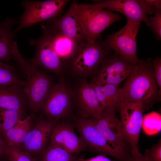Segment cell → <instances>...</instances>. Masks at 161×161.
<instances>
[{
	"label": "cell",
	"mask_w": 161,
	"mask_h": 161,
	"mask_svg": "<svg viewBox=\"0 0 161 161\" xmlns=\"http://www.w3.org/2000/svg\"><path fill=\"white\" fill-rule=\"evenodd\" d=\"M152 61L139 59L135 64L123 85L119 88L121 102H140L148 110L160 101Z\"/></svg>",
	"instance_id": "obj_1"
},
{
	"label": "cell",
	"mask_w": 161,
	"mask_h": 161,
	"mask_svg": "<svg viewBox=\"0 0 161 161\" xmlns=\"http://www.w3.org/2000/svg\"><path fill=\"white\" fill-rule=\"evenodd\" d=\"M102 40L100 35L92 43L87 41L79 43L66 64L65 71L75 78L93 76L103 60L111 54V50H106L103 47Z\"/></svg>",
	"instance_id": "obj_2"
},
{
	"label": "cell",
	"mask_w": 161,
	"mask_h": 161,
	"mask_svg": "<svg viewBox=\"0 0 161 161\" xmlns=\"http://www.w3.org/2000/svg\"><path fill=\"white\" fill-rule=\"evenodd\" d=\"M73 2L75 13L88 43H94L104 30L121 19L120 14L96 7L93 4Z\"/></svg>",
	"instance_id": "obj_3"
},
{
	"label": "cell",
	"mask_w": 161,
	"mask_h": 161,
	"mask_svg": "<svg viewBox=\"0 0 161 161\" xmlns=\"http://www.w3.org/2000/svg\"><path fill=\"white\" fill-rule=\"evenodd\" d=\"M40 109L45 118L56 122L73 118L69 84L61 78L58 83L52 85Z\"/></svg>",
	"instance_id": "obj_4"
},
{
	"label": "cell",
	"mask_w": 161,
	"mask_h": 161,
	"mask_svg": "<svg viewBox=\"0 0 161 161\" xmlns=\"http://www.w3.org/2000/svg\"><path fill=\"white\" fill-rule=\"evenodd\" d=\"M72 122L86 148L99 154L112 157L119 161H129V154L112 147L98 131L91 119L75 116Z\"/></svg>",
	"instance_id": "obj_5"
},
{
	"label": "cell",
	"mask_w": 161,
	"mask_h": 161,
	"mask_svg": "<svg viewBox=\"0 0 161 161\" xmlns=\"http://www.w3.org/2000/svg\"><path fill=\"white\" fill-rule=\"evenodd\" d=\"M125 25L120 30L108 35L101 43L106 50H113L123 60L135 64L139 61L137 53L136 36L141 22L127 18Z\"/></svg>",
	"instance_id": "obj_6"
},
{
	"label": "cell",
	"mask_w": 161,
	"mask_h": 161,
	"mask_svg": "<svg viewBox=\"0 0 161 161\" xmlns=\"http://www.w3.org/2000/svg\"><path fill=\"white\" fill-rule=\"evenodd\" d=\"M69 86L75 116L93 119L98 118L102 109L91 82L86 78H76Z\"/></svg>",
	"instance_id": "obj_7"
},
{
	"label": "cell",
	"mask_w": 161,
	"mask_h": 161,
	"mask_svg": "<svg viewBox=\"0 0 161 161\" xmlns=\"http://www.w3.org/2000/svg\"><path fill=\"white\" fill-rule=\"evenodd\" d=\"M68 0H24L21 4L24 9L20 17L16 32L39 22L61 16Z\"/></svg>",
	"instance_id": "obj_8"
},
{
	"label": "cell",
	"mask_w": 161,
	"mask_h": 161,
	"mask_svg": "<svg viewBox=\"0 0 161 161\" xmlns=\"http://www.w3.org/2000/svg\"><path fill=\"white\" fill-rule=\"evenodd\" d=\"M122 131L131 151L139 150V141L146 110L139 102H121L118 109Z\"/></svg>",
	"instance_id": "obj_9"
},
{
	"label": "cell",
	"mask_w": 161,
	"mask_h": 161,
	"mask_svg": "<svg viewBox=\"0 0 161 161\" xmlns=\"http://www.w3.org/2000/svg\"><path fill=\"white\" fill-rule=\"evenodd\" d=\"M41 28V36L29 41L30 45L35 49V55L31 63L37 67H42L56 74H61L64 71L63 64L53 49L49 32L46 28Z\"/></svg>",
	"instance_id": "obj_10"
},
{
	"label": "cell",
	"mask_w": 161,
	"mask_h": 161,
	"mask_svg": "<svg viewBox=\"0 0 161 161\" xmlns=\"http://www.w3.org/2000/svg\"><path fill=\"white\" fill-rule=\"evenodd\" d=\"M134 65L123 60L114 52L103 60L91 81L118 86L126 79Z\"/></svg>",
	"instance_id": "obj_11"
},
{
	"label": "cell",
	"mask_w": 161,
	"mask_h": 161,
	"mask_svg": "<svg viewBox=\"0 0 161 161\" xmlns=\"http://www.w3.org/2000/svg\"><path fill=\"white\" fill-rule=\"evenodd\" d=\"M30 71L27 76L24 91L31 111L36 112L40 107L52 85L51 78L39 70L30 63Z\"/></svg>",
	"instance_id": "obj_12"
},
{
	"label": "cell",
	"mask_w": 161,
	"mask_h": 161,
	"mask_svg": "<svg viewBox=\"0 0 161 161\" xmlns=\"http://www.w3.org/2000/svg\"><path fill=\"white\" fill-rule=\"evenodd\" d=\"M56 122L40 116L34 122L20 148L36 159L48 145Z\"/></svg>",
	"instance_id": "obj_13"
},
{
	"label": "cell",
	"mask_w": 161,
	"mask_h": 161,
	"mask_svg": "<svg viewBox=\"0 0 161 161\" xmlns=\"http://www.w3.org/2000/svg\"><path fill=\"white\" fill-rule=\"evenodd\" d=\"M103 9L116 11L124 15L126 18L133 21L145 22L148 26V14L154 13L155 9L143 0H106L99 1L93 4Z\"/></svg>",
	"instance_id": "obj_14"
},
{
	"label": "cell",
	"mask_w": 161,
	"mask_h": 161,
	"mask_svg": "<svg viewBox=\"0 0 161 161\" xmlns=\"http://www.w3.org/2000/svg\"><path fill=\"white\" fill-rule=\"evenodd\" d=\"M92 119L97 128L112 147L131 153V150L123 136L120 120L115 111L102 112L98 118Z\"/></svg>",
	"instance_id": "obj_15"
},
{
	"label": "cell",
	"mask_w": 161,
	"mask_h": 161,
	"mask_svg": "<svg viewBox=\"0 0 161 161\" xmlns=\"http://www.w3.org/2000/svg\"><path fill=\"white\" fill-rule=\"evenodd\" d=\"M73 6V2L63 15L43 21L41 22V25L52 31L60 33L78 44L87 41L85 35L75 13Z\"/></svg>",
	"instance_id": "obj_16"
},
{
	"label": "cell",
	"mask_w": 161,
	"mask_h": 161,
	"mask_svg": "<svg viewBox=\"0 0 161 161\" xmlns=\"http://www.w3.org/2000/svg\"><path fill=\"white\" fill-rule=\"evenodd\" d=\"M74 129L72 123L69 120L57 122L48 144L58 146L73 154L83 151L86 146Z\"/></svg>",
	"instance_id": "obj_17"
},
{
	"label": "cell",
	"mask_w": 161,
	"mask_h": 161,
	"mask_svg": "<svg viewBox=\"0 0 161 161\" xmlns=\"http://www.w3.org/2000/svg\"><path fill=\"white\" fill-rule=\"evenodd\" d=\"M96 91L102 112L116 111L121 101L118 86L90 81Z\"/></svg>",
	"instance_id": "obj_18"
},
{
	"label": "cell",
	"mask_w": 161,
	"mask_h": 161,
	"mask_svg": "<svg viewBox=\"0 0 161 161\" xmlns=\"http://www.w3.org/2000/svg\"><path fill=\"white\" fill-rule=\"evenodd\" d=\"M32 115L20 119L2 135L8 148H20L33 124Z\"/></svg>",
	"instance_id": "obj_19"
},
{
	"label": "cell",
	"mask_w": 161,
	"mask_h": 161,
	"mask_svg": "<svg viewBox=\"0 0 161 161\" xmlns=\"http://www.w3.org/2000/svg\"><path fill=\"white\" fill-rule=\"evenodd\" d=\"M41 27L45 28L49 32L53 49L62 61L64 69L79 44L60 33L52 31L43 26Z\"/></svg>",
	"instance_id": "obj_20"
},
{
	"label": "cell",
	"mask_w": 161,
	"mask_h": 161,
	"mask_svg": "<svg viewBox=\"0 0 161 161\" xmlns=\"http://www.w3.org/2000/svg\"><path fill=\"white\" fill-rule=\"evenodd\" d=\"M17 22V18L9 17L0 23V60L2 61L7 62L12 58L10 47L16 36L12 28Z\"/></svg>",
	"instance_id": "obj_21"
},
{
	"label": "cell",
	"mask_w": 161,
	"mask_h": 161,
	"mask_svg": "<svg viewBox=\"0 0 161 161\" xmlns=\"http://www.w3.org/2000/svg\"><path fill=\"white\" fill-rule=\"evenodd\" d=\"M20 87L12 85L0 88V109L23 112L24 102Z\"/></svg>",
	"instance_id": "obj_22"
},
{
	"label": "cell",
	"mask_w": 161,
	"mask_h": 161,
	"mask_svg": "<svg viewBox=\"0 0 161 161\" xmlns=\"http://www.w3.org/2000/svg\"><path fill=\"white\" fill-rule=\"evenodd\" d=\"M76 159L74 154L58 146L48 144L36 159L37 161H74Z\"/></svg>",
	"instance_id": "obj_23"
},
{
	"label": "cell",
	"mask_w": 161,
	"mask_h": 161,
	"mask_svg": "<svg viewBox=\"0 0 161 161\" xmlns=\"http://www.w3.org/2000/svg\"><path fill=\"white\" fill-rule=\"evenodd\" d=\"M25 83L15 75L13 66L0 60V88L12 85L24 87Z\"/></svg>",
	"instance_id": "obj_24"
},
{
	"label": "cell",
	"mask_w": 161,
	"mask_h": 161,
	"mask_svg": "<svg viewBox=\"0 0 161 161\" xmlns=\"http://www.w3.org/2000/svg\"><path fill=\"white\" fill-rule=\"evenodd\" d=\"M23 115V112L0 109V134L2 135L13 127Z\"/></svg>",
	"instance_id": "obj_25"
},
{
	"label": "cell",
	"mask_w": 161,
	"mask_h": 161,
	"mask_svg": "<svg viewBox=\"0 0 161 161\" xmlns=\"http://www.w3.org/2000/svg\"><path fill=\"white\" fill-rule=\"evenodd\" d=\"M6 156L9 161H37L29 154L18 148H8Z\"/></svg>",
	"instance_id": "obj_26"
},
{
	"label": "cell",
	"mask_w": 161,
	"mask_h": 161,
	"mask_svg": "<svg viewBox=\"0 0 161 161\" xmlns=\"http://www.w3.org/2000/svg\"><path fill=\"white\" fill-rule=\"evenodd\" d=\"M154 15L148 18L149 27L157 40H161V10H155Z\"/></svg>",
	"instance_id": "obj_27"
},
{
	"label": "cell",
	"mask_w": 161,
	"mask_h": 161,
	"mask_svg": "<svg viewBox=\"0 0 161 161\" xmlns=\"http://www.w3.org/2000/svg\"><path fill=\"white\" fill-rule=\"evenodd\" d=\"M148 161H161V140L150 148H147L143 155Z\"/></svg>",
	"instance_id": "obj_28"
},
{
	"label": "cell",
	"mask_w": 161,
	"mask_h": 161,
	"mask_svg": "<svg viewBox=\"0 0 161 161\" xmlns=\"http://www.w3.org/2000/svg\"><path fill=\"white\" fill-rule=\"evenodd\" d=\"M154 76L160 95H161V58L158 57L152 61Z\"/></svg>",
	"instance_id": "obj_29"
},
{
	"label": "cell",
	"mask_w": 161,
	"mask_h": 161,
	"mask_svg": "<svg viewBox=\"0 0 161 161\" xmlns=\"http://www.w3.org/2000/svg\"><path fill=\"white\" fill-rule=\"evenodd\" d=\"M129 161H148L139 150L131 151V155Z\"/></svg>",
	"instance_id": "obj_30"
},
{
	"label": "cell",
	"mask_w": 161,
	"mask_h": 161,
	"mask_svg": "<svg viewBox=\"0 0 161 161\" xmlns=\"http://www.w3.org/2000/svg\"><path fill=\"white\" fill-rule=\"evenodd\" d=\"M80 161H116L113 160L103 155L98 154L95 157L88 159L79 158Z\"/></svg>",
	"instance_id": "obj_31"
},
{
	"label": "cell",
	"mask_w": 161,
	"mask_h": 161,
	"mask_svg": "<svg viewBox=\"0 0 161 161\" xmlns=\"http://www.w3.org/2000/svg\"><path fill=\"white\" fill-rule=\"evenodd\" d=\"M144 1L147 4L153 7L155 10H161V0H145Z\"/></svg>",
	"instance_id": "obj_32"
},
{
	"label": "cell",
	"mask_w": 161,
	"mask_h": 161,
	"mask_svg": "<svg viewBox=\"0 0 161 161\" xmlns=\"http://www.w3.org/2000/svg\"><path fill=\"white\" fill-rule=\"evenodd\" d=\"M7 148L2 136L0 134V157L6 156Z\"/></svg>",
	"instance_id": "obj_33"
},
{
	"label": "cell",
	"mask_w": 161,
	"mask_h": 161,
	"mask_svg": "<svg viewBox=\"0 0 161 161\" xmlns=\"http://www.w3.org/2000/svg\"><path fill=\"white\" fill-rule=\"evenodd\" d=\"M74 161H80V160L79 158H77L76 159H75Z\"/></svg>",
	"instance_id": "obj_34"
}]
</instances>
